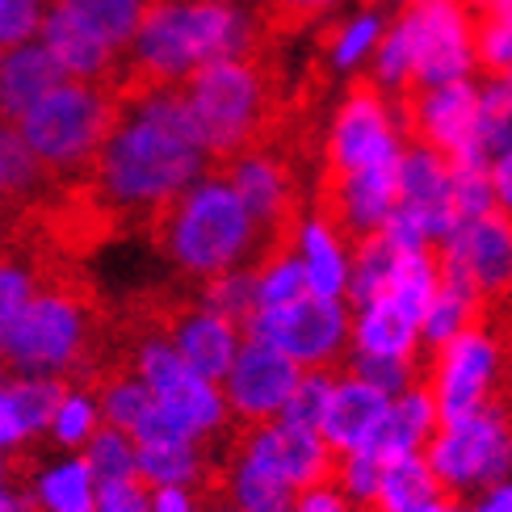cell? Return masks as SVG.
Listing matches in <instances>:
<instances>
[{
  "label": "cell",
  "mask_w": 512,
  "mask_h": 512,
  "mask_svg": "<svg viewBox=\"0 0 512 512\" xmlns=\"http://www.w3.org/2000/svg\"><path fill=\"white\" fill-rule=\"evenodd\" d=\"M38 512H97L101 504V483L93 475L89 458H68L47 466L38 479H26Z\"/></svg>",
  "instance_id": "cell-20"
},
{
  "label": "cell",
  "mask_w": 512,
  "mask_h": 512,
  "mask_svg": "<svg viewBox=\"0 0 512 512\" xmlns=\"http://www.w3.org/2000/svg\"><path fill=\"white\" fill-rule=\"evenodd\" d=\"M403 261V248L387 236V231H374L353 248V265H349V303L361 311L374 298H382L395 286V273Z\"/></svg>",
  "instance_id": "cell-23"
},
{
  "label": "cell",
  "mask_w": 512,
  "mask_h": 512,
  "mask_svg": "<svg viewBox=\"0 0 512 512\" xmlns=\"http://www.w3.org/2000/svg\"><path fill=\"white\" fill-rule=\"evenodd\" d=\"M403 156V126L391 93L374 76H357L332 118L324 168L319 173H357Z\"/></svg>",
  "instance_id": "cell-9"
},
{
  "label": "cell",
  "mask_w": 512,
  "mask_h": 512,
  "mask_svg": "<svg viewBox=\"0 0 512 512\" xmlns=\"http://www.w3.org/2000/svg\"><path fill=\"white\" fill-rule=\"evenodd\" d=\"M42 13H47L42 0H5L0 5V51L21 47L34 30H42Z\"/></svg>",
  "instance_id": "cell-35"
},
{
  "label": "cell",
  "mask_w": 512,
  "mask_h": 512,
  "mask_svg": "<svg viewBox=\"0 0 512 512\" xmlns=\"http://www.w3.org/2000/svg\"><path fill=\"white\" fill-rule=\"evenodd\" d=\"M391 399L395 395H387L382 387H374V382L345 370V378H340V387L328 403V416L319 424V433L328 437V445L336 454H353V450H361V441L374 433V424L387 416Z\"/></svg>",
  "instance_id": "cell-17"
},
{
  "label": "cell",
  "mask_w": 512,
  "mask_h": 512,
  "mask_svg": "<svg viewBox=\"0 0 512 512\" xmlns=\"http://www.w3.org/2000/svg\"><path fill=\"white\" fill-rule=\"evenodd\" d=\"M458 504H454V496H441V500H429V504H420V508H412V512H454Z\"/></svg>",
  "instance_id": "cell-41"
},
{
  "label": "cell",
  "mask_w": 512,
  "mask_h": 512,
  "mask_svg": "<svg viewBox=\"0 0 512 512\" xmlns=\"http://www.w3.org/2000/svg\"><path fill=\"white\" fill-rule=\"evenodd\" d=\"M479 68L487 76H504L512 68V9L479 21Z\"/></svg>",
  "instance_id": "cell-34"
},
{
  "label": "cell",
  "mask_w": 512,
  "mask_h": 512,
  "mask_svg": "<svg viewBox=\"0 0 512 512\" xmlns=\"http://www.w3.org/2000/svg\"><path fill=\"white\" fill-rule=\"evenodd\" d=\"M38 34L76 80H105V84L118 80L126 55L118 47H110L101 34H93L68 5H59L55 0V5L42 13V30Z\"/></svg>",
  "instance_id": "cell-15"
},
{
  "label": "cell",
  "mask_w": 512,
  "mask_h": 512,
  "mask_svg": "<svg viewBox=\"0 0 512 512\" xmlns=\"http://www.w3.org/2000/svg\"><path fill=\"white\" fill-rule=\"evenodd\" d=\"M97 512H152V496H147L143 479H126V483H110L101 487V504Z\"/></svg>",
  "instance_id": "cell-36"
},
{
  "label": "cell",
  "mask_w": 512,
  "mask_h": 512,
  "mask_svg": "<svg viewBox=\"0 0 512 512\" xmlns=\"http://www.w3.org/2000/svg\"><path fill=\"white\" fill-rule=\"evenodd\" d=\"M420 319L412 311H403L391 294L374 298L357 311L353 319V345L361 353H391V357H412L420 345Z\"/></svg>",
  "instance_id": "cell-18"
},
{
  "label": "cell",
  "mask_w": 512,
  "mask_h": 512,
  "mask_svg": "<svg viewBox=\"0 0 512 512\" xmlns=\"http://www.w3.org/2000/svg\"><path fill=\"white\" fill-rule=\"evenodd\" d=\"M256 282H261V269L240 265V269H227V273L206 277V282L198 286V298H202L210 311L236 319V324L244 328L248 319L256 315Z\"/></svg>",
  "instance_id": "cell-29"
},
{
  "label": "cell",
  "mask_w": 512,
  "mask_h": 512,
  "mask_svg": "<svg viewBox=\"0 0 512 512\" xmlns=\"http://www.w3.org/2000/svg\"><path fill=\"white\" fill-rule=\"evenodd\" d=\"M290 512H349V496L340 492L336 483H319V487L298 492Z\"/></svg>",
  "instance_id": "cell-37"
},
{
  "label": "cell",
  "mask_w": 512,
  "mask_h": 512,
  "mask_svg": "<svg viewBox=\"0 0 512 512\" xmlns=\"http://www.w3.org/2000/svg\"><path fill=\"white\" fill-rule=\"evenodd\" d=\"M223 471H227V496L236 500L240 512H290L294 508L298 492L277 475H269L265 466H256V462L236 454Z\"/></svg>",
  "instance_id": "cell-25"
},
{
  "label": "cell",
  "mask_w": 512,
  "mask_h": 512,
  "mask_svg": "<svg viewBox=\"0 0 512 512\" xmlns=\"http://www.w3.org/2000/svg\"><path fill=\"white\" fill-rule=\"evenodd\" d=\"M152 315L160 319V328L173 336L181 357L202 378H210V382L227 378L231 361H236V353L244 345V328L236 319L210 311L198 294H164Z\"/></svg>",
  "instance_id": "cell-13"
},
{
  "label": "cell",
  "mask_w": 512,
  "mask_h": 512,
  "mask_svg": "<svg viewBox=\"0 0 512 512\" xmlns=\"http://www.w3.org/2000/svg\"><path fill=\"white\" fill-rule=\"evenodd\" d=\"M391 101H395V114H399L403 139L408 143L437 147V152L450 156L454 164L471 156L479 110H483V84L466 76V80H450V84H433V89L399 93Z\"/></svg>",
  "instance_id": "cell-11"
},
{
  "label": "cell",
  "mask_w": 512,
  "mask_h": 512,
  "mask_svg": "<svg viewBox=\"0 0 512 512\" xmlns=\"http://www.w3.org/2000/svg\"><path fill=\"white\" fill-rule=\"evenodd\" d=\"M269 38L273 34L261 26L256 9H240L231 0H156L122 59L114 89L139 97L160 84H177L215 59L248 55Z\"/></svg>",
  "instance_id": "cell-2"
},
{
  "label": "cell",
  "mask_w": 512,
  "mask_h": 512,
  "mask_svg": "<svg viewBox=\"0 0 512 512\" xmlns=\"http://www.w3.org/2000/svg\"><path fill=\"white\" fill-rule=\"evenodd\" d=\"M298 252H303V265L311 277V294H319V298H345L349 294V244L340 240L319 215H311L303 223Z\"/></svg>",
  "instance_id": "cell-21"
},
{
  "label": "cell",
  "mask_w": 512,
  "mask_h": 512,
  "mask_svg": "<svg viewBox=\"0 0 512 512\" xmlns=\"http://www.w3.org/2000/svg\"><path fill=\"white\" fill-rule=\"evenodd\" d=\"M298 378H303V366H298L290 353L269 345V340L244 336V345L223 378V395L231 403V416L240 424H261V420L282 416Z\"/></svg>",
  "instance_id": "cell-14"
},
{
  "label": "cell",
  "mask_w": 512,
  "mask_h": 512,
  "mask_svg": "<svg viewBox=\"0 0 512 512\" xmlns=\"http://www.w3.org/2000/svg\"><path fill=\"white\" fill-rule=\"evenodd\" d=\"M441 496H450V492L441 487L433 462L420 458V454H408V458L387 462L382 483H378V496L370 504H378V512H412V508L441 500Z\"/></svg>",
  "instance_id": "cell-22"
},
{
  "label": "cell",
  "mask_w": 512,
  "mask_h": 512,
  "mask_svg": "<svg viewBox=\"0 0 512 512\" xmlns=\"http://www.w3.org/2000/svg\"><path fill=\"white\" fill-rule=\"evenodd\" d=\"M244 336L269 340L298 366H340L353 336V319L340 298L307 294L286 307H256V315L244 324Z\"/></svg>",
  "instance_id": "cell-10"
},
{
  "label": "cell",
  "mask_w": 512,
  "mask_h": 512,
  "mask_svg": "<svg viewBox=\"0 0 512 512\" xmlns=\"http://www.w3.org/2000/svg\"><path fill=\"white\" fill-rule=\"evenodd\" d=\"M236 454L265 466L269 475L290 483L294 492H307V487H319V483H336V466H340V454L328 445L324 433L307 429V424H290L282 416L261 420V424H240Z\"/></svg>",
  "instance_id": "cell-12"
},
{
  "label": "cell",
  "mask_w": 512,
  "mask_h": 512,
  "mask_svg": "<svg viewBox=\"0 0 512 512\" xmlns=\"http://www.w3.org/2000/svg\"><path fill=\"white\" fill-rule=\"evenodd\" d=\"M131 437L135 433L118 429V424H110V420H105L101 429L93 433L84 458H89V466H93V475H97L101 487L126 483V479H143L139 475V441H131Z\"/></svg>",
  "instance_id": "cell-28"
},
{
  "label": "cell",
  "mask_w": 512,
  "mask_h": 512,
  "mask_svg": "<svg viewBox=\"0 0 512 512\" xmlns=\"http://www.w3.org/2000/svg\"><path fill=\"white\" fill-rule=\"evenodd\" d=\"M492 181H496V194H500V206L512 215V147L492 164Z\"/></svg>",
  "instance_id": "cell-39"
},
{
  "label": "cell",
  "mask_w": 512,
  "mask_h": 512,
  "mask_svg": "<svg viewBox=\"0 0 512 512\" xmlns=\"http://www.w3.org/2000/svg\"><path fill=\"white\" fill-rule=\"evenodd\" d=\"M429 387L437 395V412L445 420H462L487 403L508 408V382H504V345L487 319L458 332L450 345L429 349Z\"/></svg>",
  "instance_id": "cell-6"
},
{
  "label": "cell",
  "mask_w": 512,
  "mask_h": 512,
  "mask_svg": "<svg viewBox=\"0 0 512 512\" xmlns=\"http://www.w3.org/2000/svg\"><path fill=\"white\" fill-rule=\"evenodd\" d=\"M412 42V89L466 80L479 68V17L462 0H412L399 13Z\"/></svg>",
  "instance_id": "cell-7"
},
{
  "label": "cell",
  "mask_w": 512,
  "mask_h": 512,
  "mask_svg": "<svg viewBox=\"0 0 512 512\" xmlns=\"http://www.w3.org/2000/svg\"><path fill=\"white\" fill-rule=\"evenodd\" d=\"M382 17L378 13H361L353 17L349 26H340L328 42V63L332 68H357L361 59H366L370 51H378V42H382Z\"/></svg>",
  "instance_id": "cell-33"
},
{
  "label": "cell",
  "mask_w": 512,
  "mask_h": 512,
  "mask_svg": "<svg viewBox=\"0 0 512 512\" xmlns=\"http://www.w3.org/2000/svg\"><path fill=\"white\" fill-rule=\"evenodd\" d=\"M479 512H512V483H496V492L483 500Z\"/></svg>",
  "instance_id": "cell-40"
},
{
  "label": "cell",
  "mask_w": 512,
  "mask_h": 512,
  "mask_svg": "<svg viewBox=\"0 0 512 512\" xmlns=\"http://www.w3.org/2000/svg\"><path fill=\"white\" fill-rule=\"evenodd\" d=\"M0 59H5V55H0Z\"/></svg>",
  "instance_id": "cell-45"
},
{
  "label": "cell",
  "mask_w": 512,
  "mask_h": 512,
  "mask_svg": "<svg viewBox=\"0 0 512 512\" xmlns=\"http://www.w3.org/2000/svg\"><path fill=\"white\" fill-rule=\"evenodd\" d=\"M126 110V97L105 80H63L42 101H34L21 114L17 131L38 152V160L51 168L63 189L84 185L97 152Z\"/></svg>",
  "instance_id": "cell-5"
},
{
  "label": "cell",
  "mask_w": 512,
  "mask_h": 512,
  "mask_svg": "<svg viewBox=\"0 0 512 512\" xmlns=\"http://www.w3.org/2000/svg\"><path fill=\"white\" fill-rule=\"evenodd\" d=\"M9 378H13V374H9L5 366H0V387H5V382H9Z\"/></svg>",
  "instance_id": "cell-43"
},
{
  "label": "cell",
  "mask_w": 512,
  "mask_h": 512,
  "mask_svg": "<svg viewBox=\"0 0 512 512\" xmlns=\"http://www.w3.org/2000/svg\"><path fill=\"white\" fill-rule=\"evenodd\" d=\"M429 462L450 496L471 492L479 483H500L512 466V416L504 403L445 420L429 441Z\"/></svg>",
  "instance_id": "cell-8"
},
{
  "label": "cell",
  "mask_w": 512,
  "mask_h": 512,
  "mask_svg": "<svg viewBox=\"0 0 512 512\" xmlns=\"http://www.w3.org/2000/svg\"><path fill=\"white\" fill-rule=\"evenodd\" d=\"M210 173V147L189 110L181 84H160L139 97H126V110L97 152L84 194H89L110 219L147 223L156 210L185 194L198 177Z\"/></svg>",
  "instance_id": "cell-1"
},
{
  "label": "cell",
  "mask_w": 512,
  "mask_h": 512,
  "mask_svg": "<svg viewBox=\"0 0 512 512\" xmlns=\"http://www.w3.org/2000/svg\"><path fill=\"white\" fill-rule=\"evenodd\" d=\"M68 378H9L5 382V395H9V408L21 424V433L30 441L38 433H51V420L59 412L63 395H68Z\"/></svg>",
  "instance_id": "cell-27"
},
{
  "label": "cell",
  "mask_w": 512,
  "mask_h": 512,
  "mask_svg": "<svg viewBox=\"0 0 512 512\" xmlns=\"http://www.w3.org/2000/svg\"><path fill=\"white\" fill-rule=\"evenodd\" d=\"M311 294V277L303 265V252H282L261 265V282H256V307H286Z\"/></svg>",
  "instance_id": "cell-31"
},
{
  "label": "cell",
  "mask_w": 512,
  "mask_h": 512,
  "mask_svg": "<svg viewBox=\"0 0 512 512\" xmlns=\"http://www.w3.org/2000/svg\"><path fill=\"white\" fill-rule=\"evenodd\" d=\"M47 265H51V252L34 248V236H26V227L17 223L13 240L0 248V324L13 319L42 290Z\"/></svg>",
  "instance_id": "cell-19"
},
{
  "label": "cell",
  "mask_w": 512,
  "mask_h": 512,
  "mask_svg": "<svg viewBox=\"0 0 512 512\" xmlns=\"http://www.w3.org/2000/svg\"><path fill=\"white\" fill-rule=\"evenodd\" d=\"M454 512H466V508H454Z\"/></svg>",
  "instance_id": "cell-44"
},
{
  "label": "cell",
  "mask_w": 512,
  "mask_h": 512,
  "mask_svg": "<svg viewBox=\"0 0 512 512\" xmlns=\"http://www.w3.org/2000/svg\"><path fill=\"white\" fill-rule=\"evenodd\" d=\"M101 424H105V416H101L97 395L89 387L68 391V395H63V403H59L55 420H51V441L63 445V450H76V445L93 441V433L101 429Z\"/></svg>",
  "instance_id": "cell-32"
},
{
  "label": "cell",
  "mask_w": 512,
  "mask_h": 512,
  "mask_svg": "<svg viewBox=\"0 0 512 512\" xmlns=\"http://www.w3.org/2000/svg\"><path fill=\"white\" fill-rule=\"evenodd\" d=\"M181 93L189 110L198 114V126L210 147V164H223L248 147L269 143L286 122V97L277 84V63L269 42L248 55H227L206 68L189 72Z\"/></svg>",
  "instance_id": "cell-4"
},
{
  "label": "cell",
  "mask_w": 512,
  "mask_h": 512,
  "mask_svg": "<svg viewBox=\"0 0 512 512\" xmlns=\"http://www.w3.org/2000/svg\"><path fill=\"white\" fill-rule=\"evenodd\" d=\"M63 80H72V72L63 68L47 42H21V47L5 51L0 59V122H21V114L51 89H59Z\"/></svg>",
  "instance_id": "cell-16"
},
{
  "label": "cell",
  "mask_w": 512,
  "mask_h": 512,
  "mask_svg": "<svg viewBox=\"0 0 512 512\" xmlns=\"http://www.w3.org/2000/svg\"><path fill=\"white\" fill-rule=\"evenodd\" d=\"M152 512H198L189 487H152Z\"/></svg>",
  "instance_id": "cell-38"
},
{
  "label": "cell",
  "mask_w": 512,
  "mask_h": 512,
  "mask_svg": "<svg viewBox=\"0 0 512 512\" xmlns=\"http://www.w3.org/2000/svg\"><path fill=\"white\" fill-rule=\"evenodd\" d=\"M147 236L194 282H206V277L240 265L261 269L269 261V244L256 227L252 210L219 168H210L185 194L160 206L156 219L147 223Z\"/></svg>",
  "instance_id": "cell-3"
},
{
  "label": "cell",
  "mask_w": 512,
  "mask_h": 512,
  "mask_svg": "<svg viewBox=\"0 0 512 512\" xmlns=\"http://www.w3.org/2000/svg\"><path fill=\"white\" fill-rule=\"evenodd\" d=\"M59 5H68L93 34H101L110 47L126 55L156 0H59Z\"/></svg>",
  "instance_id": "cell-26"
},
{
  "label": "cell",
  "mask_w": 512,
  "mask_h": 512,
  "mask_svg": "<svg viewBox=\"0 0 512 512\" xmlns=\"http://www.w3.org/2000/svg\"><path fill=\"white\" fill-rule=\"evenodd\" d=\"M340 378H345V366H307V374L298 378L294 395L286 399L282 408V420L290 424H307V429H319L328 416V403L340 387Z\"/></svg>",
  "instance_id": "cell-30"
},
{
  "label": "cell",
  "mask_w": 512,
  "mask_h": 512,
  "mask_svg": "<svg viewBox=\"0 0 512 512\" xmlns=\"http://www.w3.org/2000/svg\"><path fill=\"white\" fill-rule=\"evenodd\" d=\"M139 475L147 487H198L210 475L206 441L139 445Z\"/></svg>",
  "instance_id": "cell-24"
},
{
  "label": "cell",
  "mask_w": 512,
  "mask_h": 512,
  "mask_svg": "<svg viewBox=\"0 0 512 512\" xmlns=\"http://www.w3.org/2000/svg\"><path fill=\"white\" fill-rule=\"evenodd\" d=\"M500 80H504V89H508V97H512V68H508V72H504Z\"/></svg>",
  "instance_id": "cell-42"
}]
</instances>
